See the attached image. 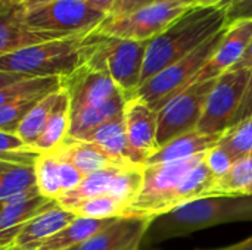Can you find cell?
Segmentation results:
<instances>
[{
    "label": "cell",
    "instance_id": "836d02e7",
    "mask_svg": "<svg viewBox=\"0 0 252 250\" xmlns=\"http://www.w3.org/2000/svg\"><path fill=\"white\" fill-rule=\"evenodd\" d=\"M58 158V156H56ZM59 161V178H61V190H62V194L68 193V192H72L75 190L81 181L84 180V175L68 161L65 159H61L58 158ZM61 194V196H62Z\"/></svg>",
    "mask_w": 252,
    "mask_h": 250
},
{
    "label": "cell",
    "instance_id": "ffe728a7",
    "mask_svg": "<svg viewBox=\"0 0 252 250\" xmlns=\"http://www.w3.org/2000/svg\"><path fill=\"white\" fill-rule=\"evenodd\" d=\"M123 113L96 127L80 140H86V141L97 144L99 147H102L105 152H108L111 156H114L118 161L134 164V165H145L146 161L130 147Z\"/></svg>",
    "mask_w": 252,
    "mask_h": 250
},
{
    "label": "cell",
    "instance_id": "b9f144b4",
    "mask_svg": "<svg viewBox=\"0 0 252 250\" xmlns=\"http://www.w3.org/2000/svg\"><path fill=\"white\" fill-rule=\"evenodd\" d=\"M223 0H196V6H202V7H214V6H220Z\"/></svg>",
    "mask_w": 252,
    "mask_h": 250
},
{
    "label": "cell",
    "instance_id": "e0dca14e",
    "mask_svg": "<svg viewBox=\"0 0 252 250\" xmlns=\"http://www.w3.org/2000/svg\"><path fill=\"white\" fill-rule=\"evenodd\" d=\"M75 218L77 215H74L71 211L63 209L59 205H55L50 209L44 211L43 214L34 217L30 222H27L24 228L19 231V234L16 236L10 249H37L43 242L58 234Z\"/></svg>",
    "mask_w": 252,
    "mask_h": 250
},
{
    "label": "cell",
    "instance_id": "d6986e66",
    "mask_svg": "<svg viewBox=\"0 0 252 250\" xmlns=\"http://www.w3.org/2000/svg\"><path fill=\"white\" fill-rule=\"evenodd\" d=\"M149 221L136 218H117L106 228L71 250H123L140 242Z\"/></svg>",
    "mask_w": 252,
    "mask_h": 250
},
{
    "label": "cell",
    "instance_id": "bcb514c9",
    "mask_svg": "<svg viewBox=\"0 0 252 250\" xmlns=\"http://www.w3.org/2000/svg\"><path fill=\"white\" fill-rule=\"evenodd\" d=\"M140 242H142V240H140ZM140 242H136V243H133V245L127 246L126 249H123V250H139L140 249Z\"/></svg>",
    "mask_w": 252,
    "mask_h": 250
},
{
    "label": "cell",
    "instance_id": "ab89813d",
    "mask_svg": "<svg viewBox=\"0 0 252 250\" xmlns=\"http://www.w3.org/2000/svg\"><path fill=\"white\" fill-rule=\"evenodd\" d=\"M244 68H248V69L252 68V40L250 46H248V49H247V52H245V55L242 56V59L232 69H244Z\"/></svg>",
    "mask_w": 252,
    "mask_h": 250
},
{
    "label": "cell",
    "instance_id": "11a10c76",
    "mask_svg": "<svg viewBox=\"0 0 252 250\" xmlns=\"http://www.w3.org/2000/svg\"><path fill=\"white\" fill-rule=\"evenodd\" d=\"M68 250H71V249H68Z\"/></svg>",
    "mask_w": 252,
    "mask_h": 250
},
{
    "label": "cell",
    "instance_id": "7a4b0ae2",
    "mask_svg": "<svg viewBox=\"0 0 252 250\" xmlns=\"http://www.w3.org/2000/svg\"><path fill=\"white\" fill-rule=\"evenodd\" d=\"M252 222V196L201 197L148 222L140 248L155 246L211 227Z\"/></svg>",
    "mask_w": 252,
    "mask_h": 250
},
{
    "label": "cell",
    "instance_id": "3957f363",
    "mask_svg": "<svg viewBox=\"0 0 252 250\" xmlns=\"http://www.w3.org/2000/svg\"><path fill=\"white\" fill-rule=\"evenodd\" d=\"M227 25L226 9L193 6L148 43L142 84L192 53ZM140 84V85H142Z\"/></svg>",
    "mask_w": 252,
    "mask_h": 250
},
{
    "label": "cell",
    "instance_id": "4fadbf2b",
    "mask_svg": "<svg viewBox=\"0 0 252 250\" xmlns=\"http://www.w3.org/2000/svg\"><path fill=\"white\" fill-rule=\"evenodd\" d=\"M251 40L252 19H242L227 24L226 32L219 47L199 71L195 83L216 80L226 71L232 69L245 55Z\"/></svg>",
    "mask_w": 252,
    "mask_h": 250
},
{
    "label": "cell",
    "instance_id": "484cf974",
    "mask_svg": "<svg viewBox=\"0 0 252 250\" xmlns=\"http://www.w3.org/2000/svg\"><path fill=\"white\" fill-rule=\"evenodd\" d=\"M62 88L52 91L49 94H46L44 97H41L22 118V121L19 122L15 134L30 147L34 149V143L37 141V139L40 137L58 99H59V93ZM35 150V149H34Z\"/></svg>",
    "mask_w": 252,
    "mask_h": 250
},
{
    "label": "cell",
    "instance_id": "8fae6325",
    "mask_svg": "<svg viewBox=\"0 0 252 250\" xmlns=\"http://www.w3.org/2000/svg\"><path fill=\"white\" fill-rule=\"evenodd\" d=\"M214 83L216 80L193 83L171 97L158 111V147L165 146L179 136L196 130Z\"/></svg>",
    "mask_w": 252,
    "mask_h": 250
},
{
    "label": "cell",
    "instance_id": "681fc988",
    "mask_svg": "<svg viewBox=\"0 0 252 250\" xmlns=\"http://www.w3.org/2000/svg\"><path fill=\"white\" fill-rule=\"evenodd\" d=\"M230 249V246H227V248H221V249H213V250H229Z\"/></svg>",
    "mask_w": 252,
    "mask_h": 250
},
{
    "label": "cell",
    "instance_id": "44dd1931",
    "mask_svg": "<svg viewBox=\"0 0 252 250\" xmlns=\"http://www.w3.org/2000/svg\"><path fill=\"white\" fill-rule=\"evenodd\" d=\"M223 134H204L199 131H190L177 139L171 140L165 146L159 147L145 165H158V164H168L176 161H183L193 158L196 155L205 153L208 149L214 147Z\"/></svg>",
    "mask_w": 252,
    "mask_h": 250
},
{
    "label": "cell",
    "instance_id": "30bf717a",
    "mask_svg": "<svg viewBox=\"0 0 252 250\" xmlns=\"http://www.w3.org/2000/svg\"><path fill=\"white\" fill-rule=\"evenodd\" d=\"M189 9L183 4L157 1L131 13L106 15L94 31L109 37L151 41Z\"/></svg>",
    "mask_w": 252,
    "mask_h": 250
},
{
    "label": "cell",
    "instance_id": "83f0119b",
    "mask_svg": "<svg viewBox=\"0 0 252 250\" xmlns=\"http://www.w3.org/2000/svg\"><path fill=\"white\" fill-rule=\"evenodd\" d=\"M35 184L40 196L56 200L61 197V178H59V161L53 152L40 153L34 161Z\"/></svg>",
    "mask_w": 252,
    "mask_h": 250
},
{
    "label": "cell",
    "instance_id": "f5cc1de1",
    "mask_svg": "<svg viewBox=\"0 0 252 250\" xmlns=\"http://www.w3.org/2000/svg\"><path fill=\"white\" fill-rule=\"evenodd\" d=\"M1 205H3V203H0V209H1Z\"/></svg>",
    "mask_w": 252,
    "mask_h": 250
},
{
    "label": "cell",
    "instance_id": "c3c4849f",
    "mask_svg": "<svg viewBox=\"0 0 252 250\" xmlns=\"http://www.w3.org/2000/svg\"><path fill=\"white\" fill-rule=\"evenodd\" d=\"M7 165H10V164H7V162H0V171H1L3 168H6Z\"/></svg>",
    "mask_w": 252,
    "mask_h": 250
},
{
    "label": "cell",
    "instance_id": "5b68a950",
    "mask_svg": "<svg viewBox=\"0 0 252 250\" xmlns=\"http://www.w3.org/2000/svg\"><path fill=\"white\" fill-rule=\"evenodd\" d=\"M94 44V31L32 44L0 57V71L30 78H68L83 68Z\"/></svg>",
    "mask_w": 252,
    "mask_h": 250
},
{
    "label": "cell",
    "instance_id": "603a6c76",
    "mask_svg": "<svg viewBox=\"0 0 252 250\" xmlns=\"http://www.w3.org/2000/svg\"><path fill=\"white\" fill-rule=\"evenodd\" d=\"M69 133V96L65 87L59 93V99L40 134L34 143V149L38 153L52 152L62 144Z\"/></svg>",
    "mask_w": 252,
    "mask_h": 250
},
{
    "label": "cell",
    "instance_id": "ee69618b",
    "mask_svg": "<svg viewBox=\"0 0 252 250\" xmlns=\"http://www.w3.org/2000/svg\"><path fill=\"white\" fill-rule=\"evenodd\" d=\"M157 1H164V3H176V4H183V6H189V7H193V6H196V0H157Z\"/></svg>",
    "mask_w": 252,
    "mask_h": 250
},
{
    "label": "cell",
    "instance_id": "9f6ffc18",
    "mask_svg": "<svg viewBox=\"0 0 252 250\" xmlns=\"http://www.w3.org/2000/svg\"><path fill=\"white\" fill-rule=\"evenodd\" d=\"M139 250H140V249H139Z\"/></svg>",
    "mask_w": 252,
    "mask_h": 250
},
{
    "label": "cell",
    "instance_id": "6da1fadb",
    "mask_svg": "<svg viewBox=\"0 0 252 250\" xmlns=\"http://www.w3.org/2000/svg\"><path fill=\"white\" fill-rule=\"evenodd\" d=\"M204 155L168 164L145 165L142 189L126 218L151 221L185 203L207 197L216 178L207 168Z\"/></svg>",
    "mask_w": 252,
    "mask_h": 250
},
{
    "label": "cell",
    "instance_id": "db71d44e",
    "mask_svg": "<svg viewBox=\"0 0 252 250\" xmlns=\"http://www.w3.org/2000/svg\"><path fill=\"white\" fill-rule=\"evenodd\" d=\"M0 250H6V249H3V248H0Z\"/></svg>",
    "mask_w": 252,
    "mask_h": 250
},
{
    "label": "cell",
    "instance_id": "cb8c5ba5",
    "mask_svg": "<svg viewBox=\"0 0 252 250\" xmlns=\"http://www.w3.org/2000/svg\"><path fill=\"white\" fill-rule=\"evenodd\" d=\"M219 196H252V155L236 159L224 175L213 181L207 197Z\"/></svg>",
    "mask_w": 252,
    "mask_h": 250
},
{
    "label": "cell",
    "instance_id": "7402d4cb",
    "mask_svg": "<svg viewBox=\"0 0 252 250\" xmlns=\"http://www.w3.org/2000/svg\"><path fill=\"white\" fill-rule=\"evenodd\" d=\"M114 220H93L77 217L72 222H69L65 228H62L58 234L43 242L37 249L40 250H68L84 243L103 228H106Z\"/></svg>",
    "mask_w": 252,
    "mask_h": 250
},
{
    "label": "cell",
    "instance_id": "4dcf8cb0",
    "mask_svg": "<svg viewBox=\"0 0 252 250\" xmlns=\"http://www.w3.org/2000/svg\"><path fill=\"white\" fill-rule=\"evenodd\" d=\"M40 153L27 146L16 134L0 131V159L9 164L34 165Z\"/></svg>",
    "mask_w": 252,
    "mask_h": 250
},
{
    "label": "cell",
    "instance_id": "d6a6232c",
    "mask_svg": "<svg viewBox=\"0 0 252 250\" xmlns=\"http://www.w3.org/2000/svg\"><path fill=\"white\" fill-rule=\"evenodd\" d=\"M204 162H205L207 168L210 169V172L214 175V178H220L230 169V167L235 162V158L224 147H221L217 143L214 147H211L205 152Z\"/></svg>",
    "mask_w": 252,
    "mask_h": 250
},
{
    "label": "cell",
    "instance_id": "f1b7e54d",
    "mask_svg": "<svg viewBox=\"0 0 252 250\" xmlns=\"http://www.w3.org/2000/svg\"><path fill=\"white\" fill-rule=\"evenodd\" d=\"M74 215L93 220H112L126 218L128 206L112 196H96L84 199L68 208Z\"/></svg>",
    "mask_w": 252,
    "mask_h": 250
},
{
    "label": "cell",
    "instance_id": "816d5d0a",
    "mask_svg": "<svg viewBox=\"0 0 252 250\" xmlns=\"http://www.w3.org/2000/svg\"><path fill=\"white\" fill-rule=\"evenodd\" d=\"M0 162H4V161H1V159H0ZM7 164H9V162H7Z\"/></svg>",
    "mask_w": 252,
    "mask_h": 250
},
{
    "label": "cell",
    "instance_id": "f6af8a7d",
    "mask_svg": "<svg viewBox=\"0 0 252 250\" xmlns=\"http://www.w3.org/2000/svg\"><path fill=\"white\" fill-rule=\"evenodd\" d=\"M27 0H0V3H4V4H10V6H21L24 4Z\"/></svg>",
    "mask_w": 252,
    "mask_h": 250
},
{
    "label": "cell",
    "instance_id": "e575fe53",
    "mask_svg": "<svg viewBox=\"0 0 252 250\" xmlns=\"http://www.w3.org/2000/svg\"><path fill=\"white\" fill-rule=\"evenodd\" d=\"M227 24L242 19H252V0H238L226 7Z\"/></svg>",
    "mask_w": 252,
    "mask_h": 250
},
{
    "label": "cell",
    "instance_id": "f35d334b",
    "mask_svg": "<svg viewBox=\"0 0 252 250\" xmlns=\"http://www.w3.org/2000/svg\"><path fill=\"white\" fill-rule=\"evenodd\" d=\"M86 1L92 7L103 12L105 15H109L111 10H112V7H114V4H115V0H86Z\"/></svg>",
    "mask_w": 252,
    "mask_h": 250
},
{
    "label": "cell",
    "instance_id": "52a82bcc",
    "mask_svg": "<svg viewBox=\"0 0 252 250\" xmlns=\"http://www.w3.org/2000/svg\"><path fill=\"white\" fill-rule=\"evenodd\" d=\"M226 27L210 40H207L204 44H201L198 49H195L192 53L171 63L170 66L149 78L146 83H143L134 96L142 97L158 112L171 97L195 83L196 75L219 47L226 32Z\"/></svg>",
    "mask_w": 252,
    "mask_h": 250
},
{
    "label": "cell",
    "instance_id": "ba28073f",
    "mask_svg": "<svg viewBox=\"0 0 252 250\" xmlns=\"http://www.w3.org/2000/svg\"><path fill=\"white\" fill-rule=\"evenodd\" d=\"M105 18L86 0H53L27 9L24 22L32 29L68 37L94 31Z\"/></svg>",
    "mask_w": 252,
    "mask_h": 250
},
{
    "label": "cell",
    "instance_id": "f546056e",
    "mask_svg": "<svg viewBox=\"0 0 252 250\" xmlns=\"http://www.w3.org/2000/svg\"><path fill=\"white\" fill-rule=\"evenodd\" d=\"M219 144L224 147L235 161L252 155V116L226 130Z\"/></svg>",
    "mask_w": 252,
    "mask_h": 250
},
{
    "label": "cell",
    "instance_id": "ac0fdd59",
    "mask_svg": "<svg viewBox=\"0 0 252 250\" xmlns=\"http://www.w3.org/2000/svg\"><path fill=\"white\" fill-rule=\"evenodd\" d=\"M52 152L58 158L71 162L84 177L100 169L127 165V162L115 159L97 144L72 137H66L62 144Z\"/></svg>",
    "mask_w": 252,
    "mask_h": 250
},
{
    "label": "cell",
    "instance_id": "7c38bea8",
    "mask_svg": "<svg viewBox=\"0 0 252 250\" xmlns=\"http://www.w3.org/2000/svg\"><path fill=\"white\" fill-rule=\"evenodd\" d=\"M251 69H229L216 78L207 99L196 131L204 134H223L233 125Z\"/></svg>",
    "mask_w": 252,
    "mask_h": 250
},
{
    "label": "cell",
    "instance_id": "7bdbcfd3",
    "mask_svg": "<svg viewBox=\"0 0 252 250\" xmlns=\"http://www.w3.org/2000/svg\"><path fill=\"white\" fill-rule=\"evenodd\" d=\"M49 1H53V0H27L22 6L27 10V9H32L35 6H40V4H44V3H49Z\"/></svg>",
    "mask_w": 252,
    "mask_h": 250
},
{
    "label": "cell",
    "instance_id": "5bb4252c",
    "mask_svg": "<svg viewBox=\"0 0 252 250\" xmlns=\"http://www.w3.org/2000/svg\"><path fill=\"white\" fill-rule=\"evenodd\" d=\"M123 115L130 147L148 161L159 149L157 143L158 112L142 97L133 96L126 100Z\"/></svg>",
    "mask_w": 252,
    "mask_h": 250
},
{
    "label": "cell",
    "instance_id": "2e32d148",
    "mask_svg": "<svg viewBox=\"0 0 252 250\" xmlns=\"http://www.w3.org/2000/svg\"><path fill=\"white\" fill-rule=\"evenodd\" d=\"M55 205H58L56 200L40 194L21 196L3 203L0 209V248L10 249L24 225Z\"/></svg>",
    "mask_w": 252,
    "mask_h": 250
},
{
    "label": "cell",
    "instance_id": "1f68e13d",
    "mask_svg": "<svg viewBox=\"0 0 252 250\" xmlns=\"http://www.w3.org/2000/svg\"><path fill=\"white\" fill-rule=\"evenodd\" d=\"M41 99V97H40ZM40 99H21L0 106V131L13 133L16 131L19 122L25 113L40 100Z\"/></svg>",
    "mask_w": 252,
    "mask_h": 250
},
{
    "label": "cell",
    "instance_id": "d4e9b609",
    "mask_svg": "<svg viewBox=\"0 0 252 250\" xmlns=\"http://www.w3.org/2000/svg\"><path fill=\"white\" fill-rule=\"evenodd\" d=\"M40 194L35 184L32 165L10 164L0 171V203H6L21 196Z\"/></svg>",
    "mask_w": 252,
    "mask_h": 250
},
{
    "label": "cell",
    "instance_id": "60d3db41",
    "mask_svg": "<svg viewBox=\"0 0 252 250\" xmlns=\"http://www.w3.org/2000/svg\"><path fill=\"white\" fill-rule=\"evenodd\" d=\"M229 250H252V236L251 237H248L247 240L241 242V243L232 245Z\"/></svg>",
    "mask_w": 252,
    "mask_h": 250
},
{
    "label": "cell",
    "instance_id": "8992f818",
    "mask_svg": "<svg viewBox=\"0 0 252 250\" xmlns=\"http://www.w3.org/2000/svg\"><path fill=\"white\" fill-rule=\"evenodd\" d=\"M148 43L109 37L94 31V44L86 65L106 72L126 99H130L142 84Z\"/></svg>",
    "mask_w": 252,
    "mask_h": 250
},
{
    "label": "cell",
    "instance_id": "8d00e7d4",
    "mask_svg": "<svg viewBox=\"0 0 252 250\" xmlns=\"http://www.w3.org/2000/svg\"><path fill=\"white\" fill-rule=\"evenodd\" d=\"M152 3H157V0H115V4L109 15H126L131 13L134 10H139L142 7H146Z\"/></svg>",
    "mask_w": 252,
    "mask_h": 250
},
{
    "label": "cell",
    "instance_id": "9c48e42d",
    "mask_svg": "<svg viewBox=\"0 0 252 250\" xmlns=\"http://www.w3.org/2000/svg\"><path fill=\"white\" fill-rule=\"evenodd\" d=\"M145 165H120L96 171L81 181V184L58 199V205L63 209L90 197L112 196L124 202L128 208L136 200L143 183Z\"/></svg>",
    "mask_w": 252,
    "mask_h": 250
},
{
    "label": "cell",
    "instance_id": "d590c367",
    "mask_svg": "<svg viewBox=\"0 0 252 250\" xmlns=\"http://www.w3.org/2000/svg\"><path fill=\"white\" fill-rule=\"evenodd\" d=\"M252 116V68L251 74H250V78H248V83H247V87L244 90V94H242V99H241V103H239V108L236 111V115H235V119H233V125L247 119V118H251Z\"/></svg>",
    "mask_w": 252,
    "mask_h": 250
},
{
    "label": "cell",
    "instance_id": "f907efd6",
    "mask_svg": "<svg viewBox=\"0 0 252 250\" xmlns=\"http://www.w3.org/2000/svg\"><path fill=\"white\" fill-rule=\"evenodd\" d=\"M7 250H18V249H7ZM34 250H40V249H34Z\"/></svg>",
    "mask_w": 252,
    "mask_h": 250
},
{
    "label": "cell",
    "instance_id": "7dc6e473",
    "mask_svg": "<svg viewBox=\"0 0 252 250\" xmlns=\"http://www.w3.org/2000/svg\"><path fill=\"white\" fill-rule=\"evenodd\" d=\"M235 1H238V0H223L221 4H220V7H224V9H226L227 6H230V4L235 3Z\"/></svg>",
    "mask_w": 252,
    "mask_h": 250
},
{
    "label": "cell",
    "instance_id": "4316f807",
    "mask_svg": "<svg viewBox=\"0 0 252 250\" xmlns=\"http://www.w3.org/2000/svg\"><path fill=\"white\" fill-rule=\"evenodd\" d=\"M65 78H27L0 90V106L21 99H40L46 94L62 88Z\"/></svg>",
    "mask_w": 252,
    "mask_h": 250
},
{
    "label": "cell",
    "instance_id": "9a60e30c",
    "mask_svg": "<svg viewBox=\"0 0 252 250\" xmlns=\"http://www.w3.org/2000/svg\"><path fill=\"white\" fill-rule=\"evenodd\" d=\"M24 6H10L0 3V57L24 47L62 38L59 34L41 32L32 29L24 22Z\"/></svg>",
    "mask_w": 252,
    "mask_h": 250
},
{
    "label": "cell",
    "instance_id": "277c9868",
    "mask_svg": "<svg viewBox=\"0 0 252 250\" xmlns=\"http://www.w3.org/2000/svg\"><path fill=\"white\" fill-rule=\"evenodd\" d=\"M63 87L69 96L68 137L83 139L96 127L124 112L127 99L103 71L84 65L65 78Z\"/></svg>",
    "mask_w": 252,
    "mask_h": 250
},
{
    "label": "cell",
    "instance_id": "74e56055",
    "mask_svg": "<svg viewBox=\"0 0 252 250\" xmlns=\"http://www.w3.org/2000/svg\"><path fill=\"white\" fill-rule=\"evenodd\" d=\"M30 77H25V75H19V74H13V72H4V71H0V90L12 85V84H16L22 80H27Z\"/></svg>",
    "mask_w": 252,
    "mask_h": 250
}]
</instances>
